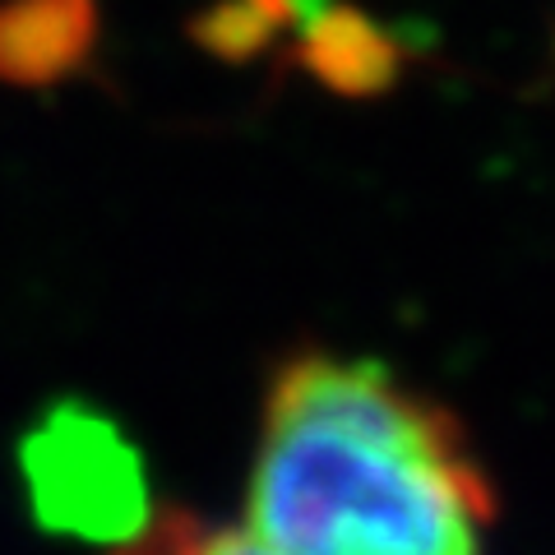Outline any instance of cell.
Instances as JSON below:
<instances>
[{
	"label": "cell",
	"instance_id": "obj_2",
	"mask_svg": "<svg viewBox=\"0 0 555 555\" xmlns=\"http://www.w3.org/2000/svg\"><path fill=\"white\" fill-rule=\"evenodd\" d=\"M195 528L190 518H163L144 532V542L120 551V555H195Z\"/></svg>",
	"mask_w": 555,
	"mask_h": 555
},
{
	"label": "cell",
	"instance_id": "obj_1",
	"mask_svg": "<svg viewBox=\"0 0 555 555\" xmlns=\"http://www.w3.org/2000/svg\"><path fill=\"white\" fill-rule=\"evenodd\" d=\"M491 491L449 412L347 357L278 375L241 528L195 555H481Z\"/></svg>",
	"mask_w": 555,
	"mask_h": 555
}]
</instances>
